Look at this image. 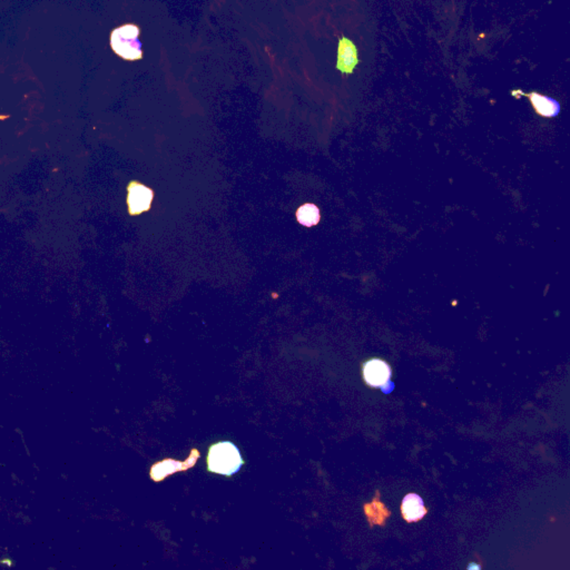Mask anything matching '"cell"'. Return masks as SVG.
<instances>
[{
    "mask_svg": "<svg viewBox=\"0 0 570 570\" xmlns=\"http://www.w3.org/2000/svg\"><path fill=\"white\" fill-rule=\"evenodd\" d=\"M206 462L209 471L226 477L238 473L244 465L240 450L230 441H221L212 444Z\"/></svg>",
    "mask_w": 570,
    "mask_h": 570,
    "instance_id": "cell-1",
    "label": "cell"
},
{
    "mask_svg": "<svg viewBox=\"0 0 570 570\" xmlns=\"http://www.w3.org/2000/svg\"><path fill=\"white\" fill-rule=\"evenodd\" d=\"M138 36L140 28L135 25L119 27L111 35L113 51L126 61H138L142 57V44Z\"/></svg>",
    "mask_w": 570,
    "mask_h": 570,
    "instance_id": "cell-2",
    "label": "cell"
},
{
    "mask_svg": "<svg viewBox=\"0 0 570 570\" xmlns=\"http://www.w3.org/2000/svg\"><path fill=\"white\" fill-rule=\"evenodd\" d=\"M154 192L138 181H132L127 185V210L131 217H138L151 210Z\"/></svg>",
    "mask_w": 570,
    "mask_h": 570,
    "instance_id": "cell-3",
    "label": "cell"
},
{
    "mask_svg": "<svg viewBox=\"0 0 570 570\" xmlns=\"http://www.w3.org/2000/svg\"><path fill=\"white\" fill-rule=\"evenodd\" d=\"M200 457L198 450L194 449L190 451V456L188 459L185 462L177 461V460L166 459L163 461L157 462L152 467L151 469V478L155 483H159L163 479L167 478L169 475L173 473H178V471H185V470L190 469L195 465L196 460Z\"/></svg>",
    "mask_w": 570,
    "mask_h": 570,
    "instance_id": "cell-4",
    "label": "cell"
},
{
    "mask_svg": "<svg viewBox=\"0 0 570 570\" xmlns=\"http://www.w3.org/2000/svg\"><path fill=\"white\" fill-rule=\"evenodd\" d=\"M391 369L386 361L372 359L363 365V379L368 386L373 388H383L390 383Z\"/></svg>",
    "mask_w": 570,
    "mask_h": 570,
    "instance_id": "cell-5",
    "label": "cell"
},
{
    "mask_svg": "<svg viewBox=\"0 0 570 570\" xmlns=\"http://www.w3.org/2000/svg\"><path fill=\"white\" fill-rule=\"evenodd\" d=\"M512 92L528 97L533 109L538 114L539 116L546 117V119H552V117L557 116L558 114L560 113V104L558 103L556 99H554V98L541 95V94L536 92L526 94V92L518 90H514Z\"/></svg>",
    "mask_w": 570,
    "mask_h": 570,
    "instance_id": "cell-6",
    "label": "cell"
},
{
    "mask_svg": "<svg viewBox=\"0 0 570 570\" xmlns=\"http://www.w3.org/2000/svg\"><path fill=\"white\" fill-rule=\"evenodd\" d=\"M358 63L359 59L356 45L348 38H341L339 42L336 68L344 74H352Z\"/></svg>",
    "mask_w": 570,
    "mask_h": 570,
    "instance_id": "cell-7",
    "label": "cell"
},
{
    "mask_svg": "<svg viewBox=\"0 0 570 570\" xmlns=\"http://www.w3.org/2000/svg\"><path fill=\"white\" fill-rule=\"evenodd\" d=\"M428 514L423 500L419 495L409 494L401 502V515L408 523H417Z\"/></svg>",
    "mask_w": 570,
    "mask_h": 570,
    "instance_id": "cell-8",
    "label": "cell"
},
{
    "mask_svg": "<svg viewBox=\"0 0 570 570\" xmlns=\"http://www.w3.org/2000/svg\"><path fill=\"white\" fill-rule=\"evenodd\" d=\"M296 221L302 226L313 227L317 226L321 219V213L319 207L313 203H305L300 206L296 210Z\"/></svg>",
    "mask_w": 570,
    "mask_h": 570,
    "instance_id": "cell-9",
    "label": "cell"
},
{
    "mask_svg": "<svg viewBox=\"0 0 570 570\" xmlns=\"http://www.w3.org/2000/svg\"><path fill=\"white\" fill-rule=\"evenodd\" d=\"M377 496H379V492H377V498L373 500L372 504H365V511L371 525H373V523L382 525V523H384L386 518L390 515V512L386 509L384 504L379 502Z\"/></svg>",
    "mask_w": 570,
    "mask_h": 570,
    "instance_id": "cell-10",
    "label": "cell"
}]
</instances>
